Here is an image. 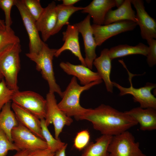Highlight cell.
Returning <instances> with one entry per match:
<instances>
[{"instance_id": "1", "label": "cell", "mask_w": 156, "mask_h": 156, "mask_svg": "<svg viewBox=\"0 0 156 156\" xmlns=\"http://www.w3.org/2000/svg\"><path fill=\"white\" fill-rule=\"evenodd\" d=\"M91 122L94 129L102 135L114 136L119 134L138 125L137 122L125 112L111 106L101 104L94 108H88L77 120Z\"/></svg>"}, {"instance_id": "2", "label": "cell", "mask_w": 156, "mask_h": 156, "mask_svg": "<svg viewBox=\"0 0 156 156\" xmlns=\"http://www.w3.org/2000/svg\"><path fill=\"white\" fill-rule=\"evenodd\" d=\"M102 80L94 81L85 86H81L75 77L71 78L65 90L63 92L62 99L57 103L59 108L70 117L74 116L77 120L88 109L82 107L80 98L82 93L93 86L102 83Z\"/></svg>"}, {"instance_id": "3", "label": "cell", "mask_w": 156, "mask_h": 156, "mask_svg": "<svg viewBox=\"0 0 156 156\" xmlns=\"http://www.w3.org/2000/svg\"><path fill=\"white\" fill-rule=\"evenodd\" d=\"M20 42L9 45L0 52V74L8 87L16 92L19 90L18 76L21 68Z\"/></svg>"}, {"instance_id": "4", "label": "cell", "mask_w": 156, "mask_h": 156, "mask_svg": "<svg viewBox=\"0 0 156 156\" xmlns=\"http://www.w3.org/2000/svg\"><path fill=\"white\" fill-rule=\"evenodd\" d=\"M57 49L50 48L44 42L38 53L26 54V55L36 64V69L40 72L43 78L48 83L49 92L57 93L62 98L63 92L57 83L53 69V60Z\"/></svg>"}, {"instance_id": "5", "label": "cell", "mask_w": 156, "mask_h": 156, "mask_svg": "<svg viewBox=\"0 0 156 156\" xmlns=\"http://www.w3.org/2000/svg\"><path fill=\"white\" fill-rule=\"evenodd\" d=\"M119 62L126 69L130 84V87L126 88L115 82L112 81L114 86L116 87L120 91V96L131 94L133 96L134 101L139 103L140 107L143 108H152L156 109V98L151 92L152 90L156 88V84L148 82L143 87L139 88H134L132 83V78L139 75L134 74L130 72L122 60H119Z\"/></svg>"}, {"instance_id": "6", "label": "cell", "mask_w": 156, "mask_h": 156, "mask_svg": "<svg viewBox=\"0 0 156 156\" xmlns=\"http://www.w3.org/2000/svg\"><path fill=\"white\" fill-rule=\"evenodd\" d=\"M108 156H146L134 136L127 131L113 136L108 146Z\"/></svg>"}, {"instance_id": "7", "label": "cell", "mask_w": 156, "mask_h": 156, "mask_svg": "<svg viewBox=\"0 0 156 156\" xmlns=\"http://www.w3.org/2000/svg\"><path fill=\"white\" fill-rule=\"evenodd\" d=\"M12 101L33 114L40 120L45 119L47 101L39 94L31 91L18 90L14 92Z\"/></svg>"}, {"instance_id": "8", "label": "cell", "mask_w": 156, "mask_h": 156, "mask_svg": "<svg viewBox=\"0 0 156 156\" xmlns=\"http://www.w3.org/2000/svg\"><path fill=\"white\" fill-rule=\"evenodd\" d=\"M47 109L45 120L47 125L53 124L54 127L55 138L59 136L65 126H69L73 120L58 107L54 93L49 92L46 96Z\"/></svg>"}, {"instance_id": "9", "label": "cell", "mask_w": 156, "mask_h": 156, "mask_svg": "<svg viewBox=\"0 0 156 156\" xmlns=\"http://www.w3.org/2000/svg\"><path fill=\"white\" fill-rule=\"evenodd\" d=\"M13 142L20 150L30 151L47 148L45 141L36 135L19 122L11 132Z\"/></svg>"}, {"instance_id": "10", "label": "cell", "mask_w": 156, "mask_h": 156, "mask_svg": "<svg viewBox=\"0 0 156 156\" xmlns=\"http://www.w3.org/2000/svg\"><path fill=\"white\" fill-rule=\"evenodd\" d=\"M14 5L18 10L28 35L29 52L38 53L41 50L44 42L40 37L36 21L29 13L22 0H15Z\"/></svg>"}, {"instance_id": "11", "label": "cell", "mask_w": 156, "mask_h": 156, "mask_svg": "<svg viewBox=\"0 0 156 156\" xmlns=\"http://www.w3.org/2000/svg\"><path fill=\"white\" fill-rule=\"evenodd\" d=\"M137 25L132 21L125 20L107 25H91L93 34L97 46H101L110 38L122 33L132 31Z\"/></svg>"}, {"instance_id": "12", "label": "cell", "mask_w": 156, "mask_h": 156, "mask_svg": "<svg viewBox=\"0 0 156 156\" xmlns=\"http://www.w3.org/2000/svg\"><path fill=\"white\" fill-rule=\"evenodd\" d=\"M90 16L88 14L83 21L75 25L83 40L85 54L84 60L86 66L92 70L93 62L96 57V49L97 46L90 24Z\"/></svg>"}, {"instance_id": "13", "label": "cell", "mask_w": 156, "mask_h": 156, "mask_svg": "<svg viewBox=\"0 0 156 156\" xmlns=\"http://www.w3.org/2000/svg\"><path fill=\"white\" fill-rule=\"evenodd\" d=\"M135 8L136 23L140 27L142 39L147 41L156 38V21L145 9L144 1L142 0H131Z\"/></svg>"}, {"instance_id": "14", "label": "cell", "mask_w": 156, "mask_h": 156, "mask_svg": "<svg viewBox=\"0 0 156 156\" xmlns=\"http://www.w3.org/2000/svg\"><path fill=\"white\" fill-rule=\"evenodd\" d=\"M79 33L75 24L68 25L66 30L62 33L63 40L64 43L62 47L57 49L55 56L58 57L63 51L69 50L77 57L81 64L86 66L84 58L82 56L80 50Z\"/></svg>"}, {"instance_id": "15", "label": "cell", "mask_w": 156, "mask_h": 156, "mask_svg": "<svg viewBox=\"0 0 156 156\" xmlns=\"http://www.w3.org/2000/svg\"><path fill=\"white\" fill-rule=\"evenodd\" d=\"M56 5L53 1L45 8L41 15L36 21L37 29L41 34L42 41H47L51 36L57 22Z\"/></svg>"}, {"instance_id": "16", "label": "cell", "mask_w": 156, "mask_h": 156, "mask_svg": "<svg viewBox=\"0 0 156 156\" xmlns=\"http://www.w3.org/2000/svg\"><path fill=\"white\" fill-rule=\"evenodd\" d=\"M60 66L66 74L77 78L82 86L102 80L97 72L93 71L81 64L75 65L69 62H62L60 64Z\"/></svg>"}, {"instance_id": "17", "label": "cell", "mask_w": 156, "mask_h": 156, "mask_svg": "<svg viewBox=\"0 0 156 156\" xmlns=\"http://www.w3.org/2000/svg\"><path fill=\"white\" fill-rule=\"evenodd\" d=\"M124 112L139 124L141 130L150 131L156 129V109L140 107Z\"/></svg>"}, {"instance_id": "18", "label": "cell", "mask_w": 156, "mask_h": 156, "mask_svg": "<svg viewBox=\"0 0 156 156\" xmlns=\"http://www.w3.org/2000/svg\"><path fill=\"white\" fill-rule=\"evenodd\" d=\"M115 6L114 0H93L83 7L81 12L88 14L92 18L94 24L103 25L107 13Z\"/></svg>"}, {"instance_id": "19", "label": "cell", "mask_w": 156, "mask_h": 156, "mask_svg": "<svg viewBox=\"0 0 156 156\" xmlns=\"http://www.w3.org/2000/svg\"><path fill=\"white\" fill-rule=\"evenodd\" d=\"M11 107L18 122L44 140L42 133L40 120L31 113L13 103L11 104Z\"/></svg>"}, {"instance_id": "20", "label": "cell", "mask_w": 156, "mask_h": 156, "mask_svg": "<svg viewBox=\"0 0 156 156\" xmlns=\"http://www.w3.org/2000/svg\"><path fill=\"white\" fill-rule=\"evenodd\" d=\"M112 60L109 55V49L105 48L101 51L100 55L93 62L97 73L105 83L107 90L110 93L113 92L114 87L110 78Z\"/></svg>"}, {"instance_id": "21", "label": "cell", "mask_w": 156, "mask_h": 156, "mask_svg": "<svg viewBox=\"0 0 156 156\" xmlns=\"http://www.w3.org/2000/svg\"><path fill=\"white\" fill-rule=\"evenodd\" d=\"M125 20L136 23L135 12L132 8L131 0H125L117 9L109 10L106 15L104 25Z\"/></svg>"}, {"instance_id": "22", "label": "cell", "mask_w": 156, "mask_h": 156, "mask_svg": "<svg viewBox=\"0 0 156 156\" xmlns=\"http://www.w3.org/2000/svg\"><path fill=\"white\" fill-rule=\"evenodd\" d=\"M11 101L6 103L0 112V129L5 133L8 139L13 142L12 131L18 125L19 122L11 110Z\"/></svg>"}, {"instance_id": "23", "label": "cell", "mask_w": 156, "mask_h": 156, "mask_svg": "<svg viewBox=\"0 0 156 156\" xmlns=\"http://www.w3.org/2000/svg\"><path fill=\"white\" fill-rule=\"evenodd\" d=\"M148 47L140 42L135 46L120 44L111 48L109 49L110 57L112 60L117 58L134 54H140L146 56Z\"/></svg>"}, {"instance_id": "24", "label": "cell", "mask_w": 156, "mask_h": 156, "mask_svg": "<svg viewBox=\"0 0 156 156\" xmlns=\"http://www.w3.org/2000/svg\"><path fill=\"white\" fill-rule=\"evenodd\" d=\"M112 137L102 135L95 142H89L83 149L81 156H108V148Z\"/></svg>"}, {"instance_id": "25", "label": "cell", "mask_w": 156, "mask_h": 156, "mask_svg": "<svg viewBox=\"0 0 156 156\" xmlns=\"http://www.w3.org/2000/svg\"><path fill=\"white\" fill-rule=\"evenodd\" d=\"M83 9V7H81L66 6L62 4L56 5L57 22L51 36L57 33L64 25H67L70 24L69 18L73 13L78 11L82 10Z\"/></svg>"}, {"instance_id": "26", "label": "cell", "mask_w": 156, "mask_h": 156, "mask_svg": "<svg viewBox=\"0 0 156 156\" xmlns=\"http://www.w3.org/2000/svg\"><path fill=\"white\" fill-rule=\"evenodd\" d=\"M40 124L42 134L47 143V148L55 153L66 144L62 142L59 138L56 139L53 137L49 130L44 119L40 120Z\"/></svg>"}, {"instance_id": "27", "label": "cell", "mask_w": 156, "mask_h": 156, "mask_svg": "<svg viewBox=\"0 0 156 156\" xmlns=\"http://www.w3.org/2000/svg\"><path fill=\"white\" fill-rule=\"evenodd\" d=\"M19 42L20 39L12 29L10 31L0 29V52L8 46Z\"/></svg>"}, {"instance_id": "28", "label": "cell", "mask_w": 156, "mask_h": 156, "mask_svg": "<svg viewBox=\"0 0 156 156\" xmlns=\"http://www.w3.org/2000/svg\"><path fill=\"white\" fill-rule=\"evenodd\" d=\"M27 10L36 21L43 12L44 8L42 6L39 0H22Z\"/></svg>"}, {"instance_id": "29", "label": "cell", "mask_w": 156, "mask_h": 156, "mask_svg": "<svg viewBox=\"0 0 156 156\" xmlns=\"http://www.w3.org/2000/svg\"><path fill=\"white\" fill-rule=\"evenodd\" d=\"M15 0H0V8L4 11L5 15V29L10 31L12 29L11 25L12 22L11 16L12 7L14 5Z\"/></svg>"}, {"instance_id": "30", "label": "cell", "mask_w": 156, "mask_h": 156, "mask_svg": "<svg viewBox=\"0 0 156 156\" xmlns=\"http://www.w3.org/2000/svg\"><path fill=\"white\" fill-rule=\"evenodd\" d=\"M20 150L8 138L5 133L0 129V156H6L8 151Z\"/></svg>"}, {"instance_id": "31", "label": "cell", "mask_w": 156, "mask_h": 156, "mask_svg": "<svg viewBox=\"0 0 156 156\" xmlns=\"http://www.w3.org/2000/svg\"><path fill=\"white\" fill-rule=\"evenodd\" d=\"M14 92L8 87L4 79L0 82V112L6 103L12 101Z\"/></svg>"}, {"instance_id": "32", "label": "cell", "mask_w": 156, "mask_h": 156, "mask_svg": "<svg viewBox=\"0 0 156 156\" xmlns=\"http://www.w3.org/2000/svg\"><path fill=\"white\" fill-rule=\"evenodd\" d=\"M90 139L89 132L87 130L78 132L74 140V146L77 150L81 151L87 145Z\"/></svg>"}, {"instance_id": "33", "label": "cell", "mask_w": 156, "mask_h": 156, "mask_svg": "<svg viewBox=\"0 0 156 156\" xmlns=\"http://www.w3.org/2000/svg\"><path fill=\"white\" fill-rule=\"evenodd\" d=\"M147 42L149 46L146 61L149 66L152 67L156 64V40L152 39Z\"/></svg>"}, {"instance_id": "34", "label": "cell", "mask_w": 156, "mask_h": 156, "mask_svg": "<svg viewBox=\"0 0 156 156\" xmlns=\"http://www.w3.org/2000/svg\"><path fill=\"white\" fill-rule=\"evenodd\" d=\"M54 154L47 148L31 151L29 156H53Z\"/></svg>"}, {"instance_id": "35", "label": "cell", "mask_w": 156, "mask_h": 156, "mask_svg": "<svg viewBox=\"0 0 156 156\" xmlns=\"http://www.w3.org/2000/svg\"><path fill=\"white\" fill-rule=\"evenodd\" d=\"M67 144L65 145L61 149L55 153L53 156H66V152Z\"/></svg>"}, {"instance_id": "36", "label": "cell", "mask_w": 156, "mask_h": 156, "mask_svg": "<svg viewBox=\"0 0 156 156\" xmlns=\"http://www.w3.org/2000/svg\"><path fill=\"white\" fill-rule=\"evenodd\" d=\"M62 4L66 6H73V5L78 1L79 0H63Z\"/></svg>"}, {"instance_id": "37", "label": "cell", "mask_w": 156, "mask_h": 156, "mask_svg": "<svg viewBox=\"0 0 156 156\" xmlns=\"http://www.w3.org/2000/svg\"><path fill=\"white\" fill-rule=\"evenodd\" d=\"M30 152L26 150H20L12 156H29Z\"/></svg>"}, {"instance_id": "38", "label": "cell", "mask_w": 156, "mask_h": 156, "mask_svg": "<svg viewBox=\"0 0 156 156\" xmlns=\"http://www.w3.org/2000/svg\"><path fill=\"white\" fill-rule=\"evenodd\" d=\"M116 6L117 8L121 6L123 3L124 0H114Z\"/></svg>"}, {"instance_id": "39", "label": "cell", "mask_w": 156, "mask_h": 156, "mask_svg": "<svg viewBox=\"0 0 156 156\" xmlns=\"http://www.w3.org/2000/svg\"><path fill=\"white\" fill-rule=\"evenodd\" d=\"M0 29L2 30L5 29V22L4 20L0 19Z\"/></svg>"}, {"instance_id": "40", "label": "cell", "mask_w": 156, "mask_h": 156, "mask_svg": "<svg viewBox=\"0 0 156 156\" xmlns=\"http://www.w3.org/2000/svg\"><path fill=\"white\" fill-rule=\"evenodd\" d=\"M4 79V77L3 76L0 74V82Z\"/></svg>"}]
</instances>
